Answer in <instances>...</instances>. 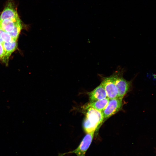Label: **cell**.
<instances>
[{"label":"cell","instance_id":"cell-10","mask_svg":"<svg viewBox=\"0 0 156 156\" xmlns=\"http://www.w3.org/2000/svg\"><path fill=\"white\" fill-rule=\"evenodd\" d=\"M109 99L107 98L93 102H90L86 106L85 109L89 107L94 108L102 112L107 105Z\"/></svg>","mask_w":156,"mask_h":156},{"label":"cell","instance_id":"cell-6","mask_svg":"<svg viewBox=\"0 0 156 156\" xmlns=\"http://www.w3.org/2000/svg\"><path fill=\"white\" fill-rule=\"evenodd\" d=\"M19 18L14 2L9 0L0 16V21L5 19H17Z\"/></svg>","mask_w":156,"mask_h":156},{"label":"cell","instance_id":"cell-13","mask_svg":"<svg viewBox=\"0 0 156 156\" xmlns=\"http://www.w3.org/2000/svg\"><path fill=\"white\" fill-rule=\"evenodd\" d=\"M5 51L4 50L2 43L0 42V58H2L4 55Z\"/></svg>","mask_w":156,"mask_h":156},{"label":"cell","instance_id":"cell-3","mask_svg":"<svg viewBox=\"0 0 156 156\" xmlns=\"http://www.w3.org/2000/svg\"><path fill=\"white\" fill-rule=\"evenodd\" d=\"M100 76L102 79L101 83L105 88L107 97L109 99L118 97V90L115 84L114 73L109 77Z\"/></svg>","mask_w":156,"mask_h":156},{"label":"cell","instance_id":"cell-11","mask_svg":"<svg viewBox=\"0 0 156 156\" xmlns=\"http://www.w3.org/2000/svg\"><path fill=\"white\" fill-rule=\"evenodd\" d=\"M22 28L21 24L20 23L16 25L13 30L9 33L13 39L15 40H17Z\"/></svg>","mask_w":156,"mask_h":156},{"label":"cell","instance_id":"cell-12","mask_svg":"<svg viewBox=\"0 0 156 156\" xmlns=\"http://www.w3.org/2000/svg\"><path fill=\"white\" fill-rule=\"evenodd\" d=\"M1 36L3 42H9L14 40L9 33L3 30L1 32Z\"/></svg>","mask_w":156,"mask_h":156},{"label":"cell","instance_id":"cell-5","mask_svg":"<svg viewBox=\"0 0 156 156\" xmlns=\"http://www.w3.org/2000/svg\"><path fill=\"white\" fill-rule=\"evenodd\" d=\"M123 98L117 97L109 99L108 104L102 112L104 119L109 118L114 115L122 108Z\"/></svg>","mask_w":156,"mask_h":156},{"label":"cell","instance_id":"cell-4","mask_svg":"<svg viewBox=\"0 0 156 156\" xmlns=\"http://www.w3.org/2000/svg\"><path fill=\"white\" fill-rule=\"evenodd\" d=\"M114 73L118 97L123 98L129 90L131 86V82L126 80L123 77V71L121 69L115 71Z\"/></svg>","mask_w":156,"mask_h":156},{"label":"cell","instance_id":"cell-8","mask_svg":"<svg viewBox=\"0 0 156 156\" xmlns=\"http://www.w3.org/2000/svg\"><path fill=\"white\" fill-rule=\"evenodd\" d=\"M2 44L5 54L1 59L3 62L7 63L11 54L16 49L17 43L16 40L14 39L9 42H3Z\"/></svg>","mask_w":156,"mask_h":156},{"label":"cell","instance_id":"cell-14","mask_svg":"<svg viewBox=\"0 0 156 156\" xmlns=\"http://www.w3.org/2000/svg\"><path fill=\"white\" fill-rule=\"evenodd\" d=\"M2 30L3 29L1 28H0V42L2 43H3V42L1 38V33Z\"/></svg>","mask_w":156,"mask_h":156},{"label":"cell","instance_id":"cell-15","mask_svg":"<svg viewBox=\"0 0 156 156\" xmlns=\"http://www.w3.org/2000/svg\"><path fill=\"white\" fill-rule=\"evenodd\" d=\"M153 76L154 78L156 79V74H153Z\"/></svg>","mask_w":156,"mask_h":156},{"label":"cell","instance_id":"cell-1","mask_svg":"<svg viewBox=\"0 0 156 156\" xmlns=\"http://www.w3.org/2000/svg\"><path fill=\"white\" fill-rule=\"evenodd\" d=\"M87 110L83 126L86 133H94L98 127L104 120L102 112L92 107L86 108Z\"/></svg>","mask_w":156,"mask_h":156},{"label":"cell","instance_id":"cell-7","mask_svg":"<svg viewBox=\"0 0 156 156\" xmlns=\"http://www.w3.org/2000/svg\"><path fill=\"white\" fill-rule=\"evenodd\" d=\"M90 102H93L107 97L106 92L103 85L101 84L88 93Z\"/></svg>","mask_w":156,"mask_h":156},{"label":"cell","instance_id":"cell-9","mask_svg":"<svg viewBox=\"0 0 156 156\" xmlns=\"http://www.w3.org/2000/svg\"><path fill=\"white\" fill-rule=\"evenodd\" d=\"M21 23L20 18L17 19H5L0 21V28L8 33L12 31L16 26Z\"/></svg>","mask_w":156,"mask_h":156},{"label":"cell","instance_id":"cell-2","mask_svg":"<svg viewBox=\"0 0 156 156\" xmlns=\"http://www.w3.org/2000/svg\"><path fill=\"white\" fill-rule=\"evenodd\" d=\"M94 134V133H87L76 148L67 152L59 153L58 156H64L70 154H75L77 156H85L86 152L92 143Z\"/></svg>","mask_w":156,"mask_h":156}]
</instances>
